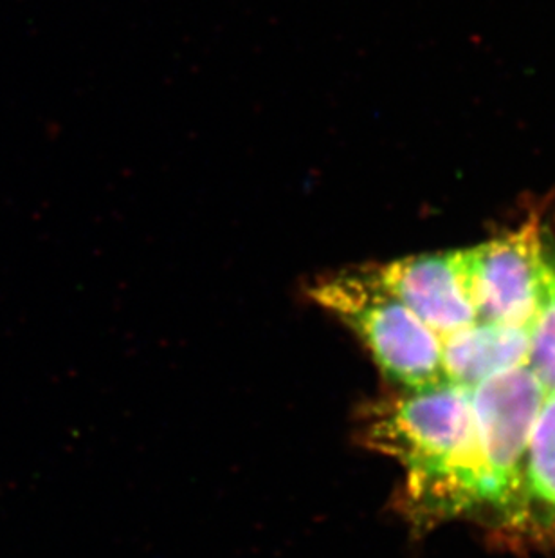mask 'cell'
<instances>
[{
	"label": "cell",
	"mask_w": 555,
	"mask_h": 558,
	"mask_svg": "<svg viewBox=\"0 0 555 558\" xmlns=\"http://www.w3.org/2000/svg\"><path fill=\"white\" fill-rule=\"evenodd\" d=\"M552 257L535 221L461 250L478 320L532 326L545 296Z\"/></svg>",
	"instance_id": "4"
},
{
	"label": "cell",
	"mask_w": 555,
	"mask_h": 558,
	"mask_svg": "<svg viewBox=\"0 0 555 558\" xmlns=\"http://www.w3.org/2000/svg\"><path fill=\"white\" fill-rule=\"evenodd\" d=\"M530 369L540 378L546 392L555 390V255L546 282L540 313L530 329Z\"/></svg>",
	"instance_id": "8"
},
{
	"label": "cell",
	"mask_w": 555,
	"mask_h": 558,
	"mask_svg": "<svg viewBox=\"0 0 555 558\" xmlns=\"http://www.w3.org/2000/svg\"><path fill=\"white\" fill-rule=\"evenodd\" d=\"M307 295L356 332L392 384L403 390L447 384L441 337L384 288L373 269L325 275L307 288Z\"/></svg>",
	"instance_id": "2"
},
{
	"label": "cell",
	"mask_w": 555,
	"mask_h": 558,
	"mask_svg": "<svg viewBox=\"0 0 555 558\" xmlns=\"http://www.w3.org/2000/svg\"><path fill=\"white\" fill-rule=\"evenodd\" d=\"M527 496L555 510V390L535 420L527 463Z\"/></svg>",
	"instance_id": "7"
},
{
	"label": "cell",
	"mask_w": 555,
	"mask_h": 558,
	"mask_svg": "<svg viewBox=\"0 0 555 558\" xmlns=\"http://www.w3.org/2000/svg\"><path fill=\"white\" fill-rule=\"evenodd\" d=\"M546 395L529 364L494 376L471 390L488 506L508 517H523L525 502L529 500L530 441Z\"/></svg>",
	"instance_id": "3"
},
{
	"label": "cell",
	"mask_w": 555,
	"mask_h": 558,
	"mask_svg": "<svg viewBox=\"0 0 555 558\" xmlns=\"http://www.w3.org/2000/svg\"><path fill=\"white\" fill-rule=\"evenodd\" d=\"M532 326L478 320L441 337L447 384L472 390L488 379L529 364Z\"/></svg>",
	"instance_id": "6"
},
{
	"label": "cell",
	"mask_w": 555,
	"mask_h": 558,
	"mask_svg": "<svg viewBox=\"0 0 555 558\" xmlns=\"http://www.w3.org/2000/svg\"><path fill=\"white\" fill-rule=\"evenodd\" d=\"M373 274L439 337L478 322L461 250L398 258Z\"/></svg>",
	"instance_id": "5"
},
{
	"label": "cell",
	"mask_w": 555,
	"mask_h": 558,
	"mask_svg": "<svg viewBox=\"0 0 555 558\" xmlns=\"http://www.w3.org/2000/svg\"><path fill=\"white\" fill-rule=\"evenodd\" d=\"M359 437L403 466L404 500L417 524L488 506L471 390L453 384L400 390L362 411Z\"/></svg>",
	"instance_id": "1"
}]
</instances>
